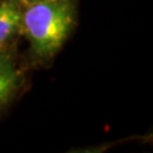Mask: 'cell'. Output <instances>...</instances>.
Returning <instances> with one entry per match:
<instances>
[{"label":"cell","mask_w":153,"mask_h":153,"mask_svg":"<svg viewBox=\"0 0 153 153\" xmlns=\"http://www.w3.org/2000/svg\"><path fill=\"white\" fill-rule=\"evenodd\" d=\"M76 0H41L24 8L22 32L36 62H48L75 27Z\"/></svg>","instance_id":"1"},{"label":"cell","mask_w":153,"mask_h":153,"mask_svg":"<svg viewBox=\"0 0 153 153\" xmlns=\"http://www.w3.org/2000/svg\"><path fill=\"white\" fill-rule=\"evenodd\" d=\"M24 0H0V49L10 44L22 32Z\"/></svg>","instance_id":"3"},{"label":"cell","mask_w":153,"mask_h":153,"mask_svg":"<svg viewBox=\"0 0 153 153\" xmlns=\"http://www.w3.org/2000/svg\"><path fill=\"white\" fill-rule=\"evenodd\" d=\"M25 2H27V4H30V2H35V1H41V0H24Z\"/></svg>","instance_id":"4"},{"label":"cell","mask_w":153,"mask_h":153,"mask_svg":"<svg viewBox=\"0 0 153 153\" xmlns=\"http://www.w3.org/2000/svg\"><path fill=\"white\" fill-rule=\"evenodd\" d=\"M22 85L23 74L14 57L6 49H0V111L13 101Z\"/></svg>","instance_id":"2"}]
</instances>
